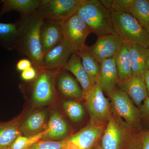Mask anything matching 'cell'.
I'll return each mask as SVG.
<instances>
[{"label": "cell", "instance_id": "cell-1", "mask_svg": "<svg viewBox=\"0 0 149 149\" xmlns=\"http://www.w3.org/2000/svg\"><path fill=\"white\" fill-rule=\"evenodd\" d=\"M44 21L37 10L28 15L21 16L17 21L18 35L15 49L29 58L37 70L44 68V54L40 40V29Z\"/></svg>", "mask_w": 149, "mask_h": 149}, {"label": "cell", "instance_id": "cell-2", "mask_svg": "<svg viewBox=\"0 0 149 149\" xmlns=\"http://www.w3.org/2000/svg\"><path fill=\"white\" fill-rule=\"evenodd\" d=\"M76 14L98 37L115 33L111 10L104 6L99 0H85Z\"/></svg>", "mask_w": 149, "mask_h": 149}, {"label": "cell", "instance_id": "cell-3", "mask_svg": "<svg viewBox=\"0 0 149 149\" xmlns=\"http://www.w3.org/2000/svg\"><path fill=\"white\" fill-rule=\"evenodd\" d=\"M111 15L115 33L123 42L149 47V34L133 17L127 12L112 10Z\"/></svg>", "mask_w": 149, "mask_h": 149}, {"label": "cell", "instance_id": "cell-4", "mask_svg": "<svg viewBox=\"0 0 149 149\" xmlns=\"http://www.w3.org/2000/svg\"><path fill=\"white\" fill-rule=\"evenodd\" d=\"M103 134V149H120L127 139H141L142 131L130 128L112 111Z\"/></svg>", "mask_w": 149, "mask_h": 149}, {"label": "cell", "instance_id": "cell-5", "mask_svg": "<svg viewBox=\"0 0 149 149\" xmlns=\"http://www.w3.org/2000/svg\"><path fill=\"white\" fill-rule=\"evenodd\" d=\"M107 95L111 103L112 111L130 128L142 131L140 109L128 95L116 88Z\"/></svg>", "mask_w": 149, "mask_h": 149}, {"label": "cell", "instance_id": "cell-6", "mask_svg": "<svg viewBox=\"0 0 149 149\" xmlns=\"http://www.w3.org/2000/svg\"><path fill=\"white\" fill-rule=\"evenodd\" d=\"M85 98L91 123L104 125L107 123L112 112L111 103L104 95V92L99 82L85 94Z\"/></svg>", "mask_w": 149, "mask_h": 149}, {"label": "cell", "instance_id": "cell-7", "mask_svg": "<svg viewBox=\"0 0 149 149\" xmlns=\"http://www.w3.org/2000/svg\"><path fill=\"white\" fill-rule=\"evenodd\" d=\"M85 0H40L37 11L43 18L62 22L77 13Z\"/></svg>", "mask_w": 149, "mask_h": 149}, {"label": "cell", "instance_id": "cell-8", "mask_svg": "<svg viewBox=\"0 0 149 149\" xmlns=\"http://www.w3.org/2000/svg\"><path fill=\"white\" fill-rule=\"evenodd\" d=\"M63 70L44 68L37 70L32 89V100L36 104H44L52 101L54 94V78Z\"/></svg>", "mask_w": 149, "mask_h": 149}, {"label": "cell", "instance_id": "cell-9", "mask_svg": "<svg viewBox=\"0 0 149 149\" xmlns=\"http://www.w3.org/2000/svg\"><path fill=\"white\" fill-rule=\"evenodd\" d=\"M63 38L75 52L85 47L87 37L92 33L87 24L75 13L61 22Z\"/></svg>", "mask_w": 149, "mask_h": 149}, {"label": "cell", "instance_id": "cell-10", "mask_svg": "<svg viewBox=\"0 0 149 149\" xmlns=\"http://www.w3.org/2000/svg\"><path fill=\"white\" fill-rule=\"evenodd\" d=\"M123 43L114 33L98 37L94 45L87 46L86 49L100 63L105 60L113 58Z\"/></svg>", "mask_w": 149, "mask_h": 149}, {"label": "cell", "instance_id": "cell-11", "mask_svg": "<svg viewBox=\"0 0 149 149\" xmlns=\"http://www.w3.org/2000/svg\"><path fill=\"white\" fill-rule=\"evenodd\" d=\"M105 129L104 125L91 123L67 139L64 149H91Z\"/></svg>", "mask_w": 149, "mask_h": 149}, {"label": "cell", "instance_id": "cell-12", "mask_svg": "<svg viewBox=\"0 0 149 149\" xmlns=\"http://www.w3.org/2000/svg\"><path fill=\"white\" fill-rule=\"evenodd\" d=\"M75 53L72 45L63 38L61 42L44 55L43 68L65 69L72 54Z\"/></svg>", "mask_w": 149, "mask_h": 149}, {"label": "cell", "instance_id": "cell-13", "mask_svg": "<svg viewBox=\"0 0 149 149\" xmlns=\"http://www.w3.org/2000/svg\"><path fill=\"white\" fill-rule=\"evenodd\" d=\"M117 85L139 109L148 97L144 76L133 75L125 80H118Z\"/></svg>", "mask_w": 149, "mask_h": 149}, {"label": "cell", "instance_id": "cell-14", "mask_svg": "<svg viewBox=\"0 0 149 149\" xmlns=\"http://www.w3.org/2000/svg\"><path fill=\"white\" fill-rule=\"evenodd\" d=\"M63 39L61 22L44 19L40 29V40L44 56L58 45Z\"/></svg>", "mask_w": 149, "mask_h": 149}, {"label": "cell", "instance_id": "cell-15", "mask_svg": "<svg viewBox=\"0 0 149 149\" xmlns=\"http://www.w3.org/2000/svg\"><path fill=\"white\" fill-rule=\"evenodd\" d=\"M100 65L98 82L103 92L108 95L116 88L118 81L117 68L113 57L105 60Z\"/></svg>", "mask_w": 149, "mask_h": 149}, {"label": "cell", "instance_id": "cell-16", "mask_svg": "<svg viewBox=\"0 0 149 149\" xmlns=\"http://www.w3.org/2000/svg\"><path fill=\"white\" fill-rule=\"evenodd\" d=\"M66 72V70H63L58 75L59 91L67 97L78 100H83L85 95L83 89L80 88L77 80Z\"/></svg>", "mask_w": 149, "mask_h": 149}, {"label": "cell", "instance_id": "cell-17", "mask_svg": "<svg viewBox=\"0 0 149 149\" xmlns=\"http://www.w3.org/2000/svg\"><path fill=\"white\" fill-rule=\"evenodd\" d=\"M40 0H3L0 10V17L12 11L21 14V16L35 12L40 6Z\"/></svg>", "mask_w": 149, "mask_h": 149}, {"label": "cell", "instance_id": "cell-18", "mask_svg": "<svg viewBox=\"0 0 149 149\" xmlns=\"http://www.w3.org/2000/svg\"><path fill=\"white\" fill-rule=\"evenodd\" d=\"M133 75L144 76L147 70L148 48L135 45H128Z\"/></svg>", "mask_w": 149, "mask_h": 149}, {"label": "cell", "instance_id": "cell-19", "mask_svg": "<svg viewBox=\"0 0 149 149\" xmlns=\"http://www.w3.org/2000/svg\"><path fill=\"white\" fill-rule=\"evenodd\" d=\"M65 69L71 72L75 76L77 81L80 83L85 94L95 85L85 72L81 58L75 53L72 54L70 56Z\"/></svg>", "mask_w": 149, "mask_h": 149}, {"label": "cell", "instance_id": "cell-20", "mask_svg": "<svg viewBox=\"0 0 149 149\" xmlns=\"http://www.w3.org/2000/svg\"><path fill=\"white\" fill-rule=\"evenodd\" d=\"M19 118L5 123H0V149L8 148L21 135Z\"/></svg>", "mask_w": 149, "mask_h": 149}, {"label": "cell", "instance_id": "cell-21", "mask_svg": "<svg viewBox=\"0 0 149 149\" xmlns=\"http://www.w3.org/2000/svg\"><path fill=\"white\" fill-rule=\"evenodd\" d=\"M113 58L117 68L118 80H125L133 75L128 44L123 43Z\"/></svg>", "mask_w": 149, "mask_h": 149}, {"label": "cell", "instance_id": "cell-22", "mask_svg": "<svg viewBox=\"0 0 149 149\" xmlns=\"http://www.w3.org/2000/svg\"><path fill=\"white\" fill-rule=\"evenodd\" d=\"M46 115L45 112L37 111L29 116L22 123L21 133L25 136L36 135L42 132L45 124Z\"/></svg>", "mask_w": 149, "mask_h": 149}, {"label": "cell", "instance_id": "cell-23", "mask_svg": "<svg viewBox=\"0 0 149 149\" xmlns=\"http://www.w3.org/2000/svg\"><path fill=\"white\" fill-rule=\"evenodd\" d=\"M127 13L146 29L149 27V0H132Z\"/></svg>", "mask_w": 149, "mask_h": 149}, {"label": "cell", "instance_id": "cell-24", "mask_svg": "<svg viewBox=\"0 0 149 149\" xmlns=\"http://www.w3.org/2000/svg\"><path fill=\"white\" fill-rule=\"evenodd\" d=\"M46 129L47 133L44 139H59L66 135L68 127L61 115L55 112L51 115Z\"/></svg>", "mask_w": 149, "mask_h": 149}, {"label": "cell", "instance_id": "cell-25", "mask_svg": "<svg viewBox=\"0 0 149 149\" xmlns=\"http://www.w3.org/2000/svg\"><path fill=\"white\" fill-rule=\"evenodd\" d=\"M18 22H0V46L6 49H15L18 37Z\"/></svg>", "mask_w": 149, "mask_h": 149}, {"label": "cell", "instance_id": "cell-26", "mask_svg": "<svg viewBox=\"0 0 149 149\" xmlns=\"http://www.w3.org/2000/svg\"><path fill=\"white\" fill-rule=\"evenodd\" d=\"M86 47L87 45L84 49L76 51L75 53L81 58L85 72L91 82L95 85L98 80L100 65L99 62L88 52Z\"/></svg>", "mask_w": 149, "mask_h": 149}, {"label": "cell", "instance_id": "cell-27", "mask_svg": "<svg viewBox=\"0 0 149 149\" xmlns=\"http://www.w3.org/2000/svg\"><path fill=\"white\" fill-rule=\"evenodd\" d=\"M47 133L46 129L36 135L29 136H19L8 147L10 149H27L33 144L43 139Z\"/></svg>", "mask_w": 149, "mask_h": 149}, {"label": "cell", "instance_id": "cell-28", "mask_svg": "<svg viewBox=\"0 0 149 149\" xmlns=\"http://www.w3.org/2000/svg\"><path fill=\"white\" fill-rule=\"evenodd\" d=\"M63 107L68 116L73 122H78L83 118L84 109L80 103L67 101L63 103Z\"/></svg>", "mask_w": 149, "mask_h": 149}, {"label": "cell", "instance_id": "cell-29", "mask_svg": "<svg viewBox=\"0 0 149 149\" xmlns=\"http://www.w3.org/2000/svg\"><path fill=\"white\" fill-rule=\"evenodd\" d=\"M66 140L61 141H40L27 149H64Z\"/></svg>", "mask_w": 149, "mask_h": 149}, {"label": "cell", "instance_id": "cell-30", "mask_svg": "<svg viewBox=\"0 0 149 149\" xmlns=\"http://www.w3.org/2000/svg\"><path fill=\"white\" fill-rule=\"evenodd\" d=\"M142 125L149 126V97H147L140 108Z\"/></svg>", "mask_w": 149, "mask_h": 149}, {"label": "cell", "instance_id": "cell-31", "mask_svg": "<svg viewBox=\"0 0 149 149\" xmlns=\"http://www.w3.org/2000/svg\"><path fill=\"white\" fill-rule=\"evenodd\" d=\"M132 0H113L111 10L118 12H127V9Z\"/></svg>", "mask_w": 149, "mask_h": 149}, {"label": "cell", "instance_id": "cell-32", "mask_svg": "<svg viewBox=\"0 0 149 149\" xmlns=\"http://www.w3.org/2000/svg\"><path fill=\"white\" fill-rule=\"evenodd\" d=\"M37 74V70L32 66L26 70L22 72L21 78L25 81H29L34 80Z\"/></svg>", "mask_w": 149, "mask_h": 149}, {"label": "cell", "instance_id": "cell-33", "mask_svg": "<svg viewBox=\"0 0 149 149\" xmlns=\"http://www.w3.org/2000/svg\"><path fill=\"white\" fill-rule=\"evenodd\" d=\"M32 62L30 60L27 58L22 59L17 62V63L16 69L18 71H22L26 70L32 66Z\"/></svg>", "mask_w": 149, "mask_h": 149}, {"label": "cell", "instance_id": "cell-34", "mask_svg": "<svg viewBox=\"0 0 149 149\" xmlns=\"http://www.w3.org/2000/svg\"><path fill=\"white\" fill-rule=\"evenodd\" d=\"M141 149H149V129L141 132Z\"/></svg>", "mask_w": 149, "mask_h": 149}, {"label": "cell", "instance_id": "cell-35", "mask_svg": "<svg viewBox=\"0 0 149 149\" xmlns=\"http://www.w3.org/2000/svg\"><path fill=\"white\" fill-rule=\"evenodd\" d=\"M145 84L146 87L148 97H149V69H148L144 75Z\"/></svg>", "mask_w": 149, "mask_h": 149}, {"label": "cell", "instance_id": "cell-36", "mask_svg": "<svg viewBox=\"0 0 149 149\" xmlns=\"http://www.w3.org/2000/svg\"><path fill=\"white\" fill-rule=\"evenodd\" d=\"M113 0H101V2L106 8L111 10Z\"/></svg>", "mask_w": 149, "mask_h": 149}, {"label": "cell", "instance_id": "cell-37", "mask_svg": "<svg viewBox=\"0 0 149 149\" xmlns=\"http://www.w3.org/2000/svg\"><path fill=\"white\" fill-rule=\"evenodd\" d=\"M148 58H147V67H148V69H149V47H148Z\"/></svg>", "mask_w": 149, "mask_h": 149}, {"label": "cell", "instance_id": "cell-38", "mask_svg": "<svg viewBox=\"0 0 149 149\" xmlns=\"http://www.w3.org/2000/svg\"><path fill=\"white\" fill-rule=\"evenodd\" d=\"M147 32H148V33L149 35V27H148V29H147Z\"/></svg>", "mask_w": 149, "mask_h": 149}, {"label": "cell", "instance_id": "cell-39", "mask_svg": "<svg viewBox=\"0 0 149 149\" xmlns=\"http://www.w3.org/2000/svg\"><path fill=\"white\" fill-rule=\"evenodd\" d=\"M97 149H103L102 148H101V147H98L97 148Z\"/></svg>", "mask_w": 149, "mask_h": 149}, {"label": "cell", "instance_id": "cell-40", "mask_svg": "<svg viewBox=\"0 0 149 149\" xmlns=\"http://www.w3.org/2000/svg\"><path fill=\"white\" fill-rule=\"evenodd\" d=\"M10 149L9 148H3V149Z\"/></svg>", "mask_w": 149, "mask_h": 149}]
</instances>
